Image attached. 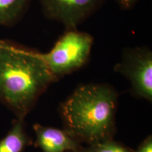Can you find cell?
Segmentation results:
<instances>
[{
    "mask_svg": "<svg viewBox=\"0 0 152 152\" xmlns=\"http://www.w3.org/2000/svg\"><path fill=\"white\" fill-rule=\"evenodd\" d=\"M29 144V139L24 129L23 120L15 121L12 128L0 140V152H23Z\"/></svg>",
    "mask_w": 152,
    "mask_h": 152,
    "instance_id": "obj_7",
    "label": "cell"
},
{
    "mask_svg": "<svg viewBox=\"0 0 152 152\" xmlns=\"http://www.w3.org/2000/svg\"><path fill=\"white\" fill-rule=\"evenodd\" d=\"M36 144L43 152H83L80 142L66 131L45 127L36 123L33 127Z\"/></svg>",
    "mask_w": 152,
    "mask_h": 152,
    "instance_id": "obj_6",
    "label": "cell"
},
{
    "mask_svg": "<svg viewBox=\"0 0 152 152\" xmlns=\"http://www.w3.org/2000/svg\"><path fill=\"white\" fill-rule=\"evenodd\" d=\"M83 152H134V151L110 139L89 145L87 148L83 149Z\"/></svg>",
    "mask_w": 152,
    "mask_h": 152,
    "instance_id": "obj_9",
    "label": "cell"
},
{
    "mask_svg": "<svg viewBox=\"0 0 152 152\" xmlns=\"http://www.w3.org/2000/svg\"><path fill=\"white\" fill-rule=\"evenodd\" d=\"M120 7L123 9H130L132 8L137 0H116Z\"/></svg>",
    "mask_w": 152,
    "mask_h": 152,
    "instance_id": "obj_11",
    "label": "cell"
},
{
    "mask_svg": "<svg viewBox=\"0 0 152 152\" xmlns=\"http://www.w3.org/2000/svg\"><path fill=\"white\" fill-rule=\"evenodd\" d=\"M115 70L130 81L133 93L152 101V52L147 47L127 48Z\"/></svg>",
    "mask_w": 152,
    "mask_h": 152,
    "instance_id": "obj_4",
    "label": "cell"
},
{
    "mask_svg": "<svg viewBox=\"0 0 152 152\" xmlns=\"http://www.w3.org/2000/svg\"><path fill=\"white\" fill-rule=\"evenodd\" d=\"M94 38L76 28H68L53 48L42 54L51 73L57 80L85 64L90 57Z\"/></svg>",
    "mask_w": 152,
    "mask_h": 152,
    "instance_id": "obj_3",
    "label": "cell"
},
{
    "mask_svg": "<svg viewBox=\"0 0 152 152\" xmlns=\"http://www.w3.org/2000/svg\"><path fill=\"white\" fill-rule=\"evenodd\" d=\"M134 152H152V137L148 136Z\"/></svg>",
    "mask_w": 152,
    "mask_h": 152,
    "instance_id": "obj_10",
    "label": "cell"
},
{
    "mask_svg": "<svg viewBox=\"0 0 152 152\" xmlns=\"http://www.w3.org/2000/svg\"><path fill=\"white\" fill-rule=\"evenodd\" d=\"M32 0H0V26H13L23 16Z\"/></svg>",
    "mask_w": 152,
    "mask_h": 152,
    "instance_id": "obj_8",
    "label": "cell"
},
{
    "mask_svg": "<svg viewBox=\"0 0 152 152\" xmlns=\"http://www.w3.org/2000/svg\"><path fill=\"white\" fill-rule=\"evenodd\" d=\"M56 80L37 51L0 40V99L23 120Z\"/></svg>",
    "mask_w": 152,
    "mask_h": 152,
    "instance_id": "obj_1",
    "label": "cell"
},
{
    "mask_svg": "<svg viewBox=\"0 0 152 152\" xmlns=\"http://www.w3.org/2000/svg\"><path fill=\"white\" fill-rule=\"evenodd\" d=\"M118 94L106 84L79 86L61 106L65 130L88 145L112 139Z\"/></svg>",
    "mask_w": 152,
    "mask_h": 152,
    "instance_id": "obj_2",
    "label": "cell"
},
{
    "mask_svg": "<svg viewBox=\"0 0 152 152\" xmlns=\"http://www.w3.org/2000/svg\"><path fill=\"white\" fill-rule=\"evenodd\" d=\"M45 17L68 28L78 25L94 14L106 0H39Z\"/></svg>",
    "mask_w": 152,
    "mask_h": 152,
    "instance_id": "obj_5",
    "label": "cell"
}]
</instances>
